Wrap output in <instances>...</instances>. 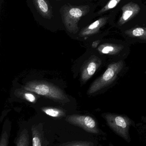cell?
<instances>
[{
	"instance_id": "8",
	"label": "cell",
	"mask_w": 146,
	"mask_h": 146,
	"mask_svg": "<svg viewBox=\"0 0 146 146\" xmlns=\"http://www.w3.org/2000/svg\"><path fill=\"white\" fill-rule=\"evenodd\" d=\"M66 120L70 123L79 126L90 133L98 134L100 132L96 122L90 116L73 114L68 116Z\"/></svg>"
},
{
	"instance_id": "3",
	"label": "cell",
	"mask_w": 146,
	"mask_h": 146,
	"mask_svg": "<svg viewBox=\"0 0 146 146\" xmlns=\"http://www.w3.org/2000/svg\"><path fill=\"white\" fill-rule=\"evenodd\" d=\"M123 66V62L122 60L108 65L104 73L92 83L88 90V94H94L113 82L122 70Z\"/></svg>"
},
{
	"instance_id": "17",
	"label": "cell",
	"mask_w": 146,
	"mask_h": 146,
	"mask_svg": "<svg viewBox=\"0 0 146 146\" xmlns=\"http://www.w3.org/2000/svg\"><path fill=\"white\" fill-rule=\"evenodd\" d=\"M94 145L92 142L85 141H75L70 142L67 144H64L63 145L66 146H92Z\"/></svg>"
},
{
	"instance_id": "11",
	"label": "cell",
	"mask_w": 146,
	"mask_h": 146,
	"mask_svg": "<svg viewBox=\"0 0 146 146\" xmlns=\"http://www.w3.org/2000/svg\"><path fill=\"white\" fill-rule=\"evenodd\" d=\"M96 7L99 9L95 12L94 17L109 14L113 12L124 0H96Z\"/></svg>"
},
{
	"instance_id": "5",
	"label": "cell",
	"mask_w": 146,
	"mask_h": 146,
	"mask_svg": "<svg viewBox=\"0 0 146 146\" xmlns=\"http://www.w3.org/2000/svg\"><path fill=\"white\" fill-rule=\"evenodd\" d=\"M96 6V4H91L78 7L67 8L63 14L64 22L67 29L70 32L77 33L79 19L89 13L95 12Z\"/></svg>"
},
{
	"instance_id": "14",
	"label": "cell",
	"mask_w": 146,
	"mask_h": 146,
	"mask_svg": "<svg viewBox=\"0 0 146 146\" xmlns=\"http://www.w3.org/2000/svg\"><path fill=\"white\" fill-rule=\"evenodd\" d=\"M24 90L25 91L21 90V92L19 91L17 94L18 96L19 97L20 96L27 101L32 103H35L36 101V98L35 96L32 94L31 91Z\"/></svg>"
},
{
	"instance_id": "2",
	"label": "cell",
	"mask_w": 146,
	"mask_h": 146,
	"mask_svg": "<svg viewBox=\"0 0 146 146\" xmlns=\"http://www.w3.org/2000/svg\"><path fill=\"white\" fill-rule=\"evenodd\" d=\"M23 88L60 103H65L70 101L63 90L53 84L47 82L42 81H31L25 84Z\"/></svg>"
},
{
	"instance_id": "7",
	"label": "cell",
	"mask_w": 146,
	"mask_h": 146,
	"mask_svg": "<svg viewBox=\"0 0 146 146\" xmlns=\"http://www.w3.org/2000/svg\"><path fill=\"white\" fill-rule=\"evenodd\" d=\"M127 42L116 39H103L97 47L100 54L109 56H116L121 54L129 47Z\"/></svg>"
},
{
	"instance_id": "20",
	"label": "cell",
	"mask_w": 146,
	"mask_h": 146,
	"mask_svg": "<svg viewBox=\"0 0 146 146\" xmlns=\"http://www.w3.org/2000/svg\"><path fill=\"white\" fill-rule=\"evenodd\" d=\"M141 25L142 26H146V12L145 13V16H144V18H143V20L142 23Z\"/></svg>"
},
{
	"instance_id": "10",
	"label": "cell",
	"mask_w": 146,
	"mask_h": 146,
	"mask_svg": "<svg viewBox=\"0 0 146 146\" xmlns=\"http://www.w3.org/2000/svg\"><path fill=\"white\" fill-rule=\"evenodd\" d=\"M101 59L98 56L92 55L85 61L82 67L81 79L83 82H86L94 74L101 65Z\"/></svg>"
},
{
	"instance_id": "4",
	"label": "cell",
	"mask_w": 146,
	"mask_h": 146,
	"mask_svg": "<svg viewBox=\"0 0 146 146\" xmlns=\"http://www.w3.org/2000/svg\"><path fill=\"white\" fill-rule=\"evenodd\" d=\"M111 13L99 17L94 22L86 26L80 33L83 37L96 36L97 39H103L108 35L112 29L111 23Z\"/></svg>"
},
{
	"instance_id": "15",
	"label": "cell",
	"mask_w": 146,
	"mask_h": 146,
	"mask_svg": "<svg viewBox=\"0 0 146 146\" xmlns=\"http://www.w3.org/2000/svg\"><path fill=\"white\" fill-rule=\"evenodd\" d=\"M29 135L28 131L25 129L21 132L20 136L17 140V145L18 146H29Z\"/></svg>"
},
{
	"instance_id": "16",
	"label": "cell",
	"mask_w": 146,
	"mask_h": 146,
	"mask_svg": "<svg viewBox=\"0 0 146 146\" xmlns=\"http://www.w3.org/2000/svg\"><path fill=\"white\" fill-rule=\"evenodd\" d=\"M32 145L33 146H41L42 145L41 141L40 134L37 131L36 128L34 126L32 128Z\"/></svg>"
},
{
	"instance_id": "13",
	"label": "cell",
	"mask_w": 146,
	"mask_h": 146,
	"mask_svg": "<svg viewBox=\"0 0 146 146\" xmlns=\"http://www.w3.org/2000/svg\"><path fill=\"white\" fill-rule=\"evenodd\" d=\"M42 111L47 115L54 117H61L65 116L66 113L63 110L55 108H42Z\"/></svg>"
},
{
	"instance_id": "19",
	"label": "cell",
	"mask_w": 146,
	"mask_h": 146,
	"mask_svg": "<svg viewBox=\"0 0 146 146\" xmlns=\"http://www.w3.org/2000/svg\"><path fill=\"white\" fill-rule=\"evenodd\" d=\"M103 39H98L95 40L92 42L91 47L93 48H97V47L99 46V45H100V44L101 43L102 41V40Z\"/></svg>"
},
{
	"instance_id": "12",
	"label": "cell",
	"mask_w": 146,
	"mask_h": 146,
	"mask_svg": "<svg viewBox=\"0 0 146 146\" xmlns=\"http://www.w3.org/2000/svg\"><path fill=\"white\" fill-rule=\"evenodd\" d=\"M34 4L38 12L42 17L50 19L52 17V8L48 0H33Z\"/></svg>"
},
{
	"instance_id": "9",
	"label": "cell",
	"mask_w": 146,
	"mask_h": 146,
	"mask_svg": "<svg viewBox=\"0 0 146 146\" xmlns=\"http://www.w3.org/2000/svg\"><path fill=\"white\" fill-rule=\"evenodd\" d=\"M119 31L124 40L129 44L146 43V26L137 25Z\"/></svg>"
},
{
	"instance_id": "1",
	"label": "cell",
	"mask_w": 146,
	"mask_h": 146,
	"mask_svg": "<svg viewBox=\"0 0 146 146\" xmlns=\"http://www.w3.org/2000/svg\"><path fill=\"white\" fill-rule=\"evenodd\" d=\"M146 12L142 0H124L111 12L112 26L119 31L141 25Z\"/></svg>"
},
{
	"instance_id": "6",
	"label": "cell",
	"mask_w": 146,
	"mask_h": 146,
	"mask_svg": "<svg viewBox=\"0 0 146 146\" xmlns=\"http://www.w3.org/2000/svg\"><path fill=\"white\" fill-rule=\"evenodd\" d=\"M103 117L108 126L116 134L125 140L129 141V129L131 124V121L129 118L126 116L113 113H106Z\"/></svg>"
},
{
	"instance_id": "18",
	"label": "cell",
	"mask_w": 146,
	"mask_h": 146,
	"mask_svg": "<svg viewBox=\"0 0 146 146\" xmlns=\"http://www.w3.org/2000/svg\"><path fill=\"white\" fill-rule=\"evenodd\" d=\"M0 146H6L7 145V135L6 132L3 133L1 140Z\"/></svg>"
}]
</instances>
